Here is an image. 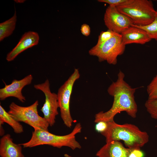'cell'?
I'll use <instances>...</instances> for the list:
<instances>
[{
  "mask_svg": "<svg viewBox=\"0 0 157 157\" xmlns=\"http://www.w3.org/2000/svg\"><path fill=\"white\" fill-rule=\"evenodd\" d=\"M125 75L121 70L117 74V78L107 89L108 94L113 98L112 106L108 111H101L95 115L94 122H108L114 120L115 116L125 111L132 118H135L138 112V106L134 94L139 87L132 88L124 80Z\"/></svg>",
  "mask_w": 157,
  "mask_h": 157,
  "instance_id": "cell-1",
  "label": "cell"
},
{
  "mask_svg": "<svg viewBox=\"0 0 157 157\" xmlns=\"http://www.w3.org/2000/svg\"><path fill=\"white\" fill-rule=\"evenodd\" d=\"M107 122L106 130L101 133L105 138L106 143L122 140L128 148L140 149L149 142L147 133L141 131L135 125L119 124L114 120Z\"/></svg>",
  "mask_w": 157,
  "mask_h": 157,
  "instance_id": "cell-2",
  "label": "cell"
},
{
  "mask_svg": "<svg viewBox=\"0 0 157 157\" xmlns=\"http://www.w3.org/2000/svg\"><path fill=\"white\" fill-rule=\"evenodd\" d=\"M80 123H77L69 133L63 135H57L44 130L34 131L32 132L30 140L28 142L19 144L24 148L32 147L42 145H48L60 148L67 147L72 150L80 149L81 147L76 140L75 136L81 132Z\"/></svg>",
  "mask_w": 157,
  "mask_h": 157,
  "instance_id": "cell-3",
  "label": "cell"
},
{
  "mask_svg": "<svg viewBox=\"0 0 157 157\" xmlns=\"http://www.w3.org/2000/svg\"><path fill=\"white\" fill-rule=\"evenodd\" d=\"M118 11L126 16L133 24L145 26L154 20L156 12L152 1L150 0H133L131 3L116 7Z\"/></svg>",
  "mask_w": 157,
  "mask_h": 157,
  "instance_id": "cell-4",
  "label": "cell"
},
{
  "mask_svg": "<svg viewBox=\"0 0 157 157\" xmlns=\"http://www.w3.org/2000/svg\"><path fill=\"white\" fill-rule=\"evenodd\" d=\"M38 100L30 106H22L12 102L8 113L17 121L22 122L33 127L34 131H48L49 124L44 118L40 116L38 111Z\"/></svg>",
  "mask_w": 157,
  "mask_h": 157,
  "instance_id": "cell-5",
  "label": "cell"
},
{
  "mask_svg": "<svg viewBox=\"0 0 157 157\" xmlns=\"http://www.w3.org/2000/svg\"><path fill=\"white\" fill-rule=\"evenodd\" d=\"M125 47L121 34L116 33L100 45L94 46L88 53L90 55L97 57L99 62L106 61L109 64L115 65L117 57L124 53Z\"/></svg>",
  "mask_w": 157,
  "mask_h": 157,
  "instance_id": "cell-6",
  "label": "cell"
},
{
  "mask_svg": "<svg viewBox=\"0 0 157 157\" xmlns=\"http://www.w3.org/2000/svg\"><path fill=\"white\" fill-rule=\"evenodd\" d=\"M80 77L78 69H75L72 74L59 88L57 94L61 118L65 125L69 128L71 127L74 122L70 112V98L74 84Z\"/></svg>",
  "mask_w": 157,
  "mask_h": 157,
  "instance_id": "cell-7",
  "label": "cell"
},
{
  "mask_svg": "<svg viewBox=\"0 0 157 157\" xmlns=\"http://www.w3.org/2000/svg\"><path fill=\"white\" fill-rule=\"evenodd\" d=\"M34 87L37 90L41 91L44 94L45 102L40 110L49 125L52 126L55 123L56 116L58 114V109L59 106L57 94L51 92L49 81L48 79L43 83L34 85Z\"/></svg>",
  "mask_w": 157,
  "mask_h": 157,
  "instance_id": "cell-8",
  "label": "cell"
},
{
  "mask_svg": "<svg viewBox=\"0 0 157 157\" xmlns=\"http://www.w3.org/2000/svg\"><path fill=\"white\" fill-rule=\"evenodd\" d=\"M104 21L108 29L120 34L133 24L129 17L119 11L116 7L110 6L105 11Z\"/></svg>",
  "mask_w": 157,
  "mask_h": 157,
  "instance_id": "cell-9",
  "label": "cell"
},
{
  "mask_svg": "<svg viewBox=\"0 0 157 157\" xmlns=\"http://www.w3.org/2000/svg\"><path fill=\"white\" fill-rule=\"evenodd\" d=\"M33 79L32 75L29 74L20 80L14 79L9 85L4 83L5 87L0 89V100H3L8 97H14L22 102H24L26 99L22 94V90L25 86L31 83Z\"/></svg>",
  "mask_w": 157,
  "mask_h": 157,
  "instance_id": "cell-10",
  "label": "cell"
},
{
  "mask_svg": "<svg viewBox=\"0 0 157 157\" xmlns=\"http://www.w3.org/2000/svg\"><path fill=\"white\" fill-rule=\"evenodd\" d=\"M39 40V36L37 33L32 31L25 32L16 46L7 54L6 60L8 62L13 61L24 51L37 45Z\"/></svg>",
  "mask_w": 157,
  "mask_h": 157,
  "instance_id": "cell-11",
  "label": "cell"
},
{
  "mask_svg": "<svg viewBox=\"0 0 157 157\" xmlns=\"http://www.w3.org/2000/svg\"><path fill=\"white\" fill-rule=\"evenodd\" d=\"M132 148H126L119 141H113L106 144L97 153L98 157H130Z\"/></svg>",
  "mask_w": 157,
  "mask_h": 157,
  "instance_id": "cell-12",
  "label": "cell"
},
{
  "mask_svg": "<svg viewBox=\"0 0 157 157\" xmlns=\"http://www.w3.org/2000/svg\"><path fill=\"white\" fill-rule=\"evenodd\" d=\"M121 34L125 45L132 43L144 44L151 40L144 30L131 26Z\"/></svg>",
  "mask_w": 157,
  "mask_h": 157,
  "instance_id": "cell-13",
  "label": "cell"
},
{
  "mask_svg": "<svg viewBox=\"0 0 157 157\" xmlns=\"http://www.w3.org/2000/svg\"><path fill=\"white\" fill-rule=\"evenodd\" d=\"M0 156L1 157H24L21 145L14 143L9 134L3 135L0 139Z\"/></svg>",
  "mask_w": 157,
  "mask_h": 157,
  "instance_id": "cell-14",
  "label": "cell"
},
{
  "mask_svg": "<svg viewBox=\"0 0 157 157\" xmlns=\"http://www.w3.org/2000/svg\"><path fill=\"white\" fill-rule=\"evenodd\" d=\"M6 123L10 126L14 132L20 133L23 132L22 126L15 120L5 109L0 105V124Z\"/></svg>",
  "mask_w": 157,
  "mask_h": 157,
  "instance_id": "cell-15",
  "label": "cell"
},
{
  "mask_svg": "<svg viewBox=\"0 0 157 157\" xmlns=\"http://www.w3.org/2000/svg\"><path fill=\"white\" fill-rule=\"evenodd\" d=\"M17 16L15 10L13 16L9 19L0 24V41L11 35L15 28Z\"/></svg>",
  "mask_w": 157,
  "mask_h": 157,
  "instance_id": "cell-16",
  "label": "cell"
},
{
  "mask_svg": "<svg viewBox=\"0 0 157 157\" xmlns=\"http://www.w3.org/2000/svg\"><path fill=\"white\" fill-rule=\"evenodd\" d=\"M131 26L140 28L144 30L149 38L157 41V10L153 21L149 24L145 26H138L132 24Z\"/></svg>",
  "mask_w": 157,
  "mask_h": 157,
  "instance_id": "cell-17",
  "label": "cell"
},
{
  "mask_svg": "<svg viewBox=\"0 0 157 157\" xmlns=\"http://www.w3.org/2000/svg\"><path fill=\"white\" fill-rule=\"evenodd\" d=\"M147 91L148 95V99H157V74L153 78L147 85Z\"/></svg>",
  "mask_w": 157,
  "mask_h": 157,
  "instance_id": "cell-18",
  "label": "cell"
},
{
  "mask_svg": "<svg viewBox=\"0 0 157 157\" xmlns=\"http://www.w3.org/2000/svg\"><path fill=\"white\" fill-rule=\"evenodd\" d=\"M144 106L151 117L157 120V99L152 100L147 99Z\"/></svg>",
  "mask_w": 157,
  "mask_h": 157,
  "instance_id": "cell-19",
  "label": "cell"
},
{
  "mask_svg": "<svg viewBox=\"0 0 157 157\" xmlns=\"http://www.w3.org/2000/svg\"><path fill=\"white\" fill-rule=\"evenodd\" d=\"M116 33L109 29L106 31H101L99 36L97 42L95 45H100L110 39Z\"/></svg>",
  "mask_w": 157,
  "mask_h": 157,
  "instance_id": "cell-20",
  "label": "cell"
},
{
  "mask_svg": "<svg viewBox=\"0 0 157 157\" xmlns=\"http://www.w3.org/2000/svg\"><path fill=\"white\" fill-rule=\"evenodd\" d=\"M133 0H98V1L107 3L110 6L113 7H117L128 4Z\"/></svg>",
  "mask_w": 157,
  "mask_h": 157,
  "instance_id": "cell-21",
  "label": "cell"
},
{
  "mask_svg": "<svg viewBox=\"0 0 157 157\" xmlns=\"http://www.w3.org/2000/svg\"><path fill=\"white\" fill-rule=\"evenodd\" d=\"M108 125L107 122L100 121L96 123L95 129L97 132L101 133L106 130Z\"/></svg>",
  "mask_w": 157,
  "mask_h": 157,
  "instance_id": "cell-22",
  "label": "cell"
},
{
  "mask_svg": "<svg viewBox=\"0 0 157 157\" xmlns=\"http://www.w3.org/2000/svg\"><path fill=\"white\" fill-rule=\"evenodd\" d=\"M144 154L140 149H133L130 157H144Z\"/></svg>",
  "mask_w": 157,
  "mask_h": 157,
  "instance_id": "cell-23",
  "label": "cell"
},
{
  "mask_svg": "<svg viewBox=\"0 0 157 157\" xmlns=\"http://www.w3.org/2000/svg\"><path fill=\"white\" fill-rule=\"evenodd\" d=\"M81 31L83 35L85 36H88L90 34V27L89 25L87 24H83L81 26Z\"/></svg>",
  "mask_w": 157,
  "mask_h": 157,
  "instance_id": "cell-24",
  "label": "cell"
},
{
  "mask_svg": "<svg viewBox=\"0 0 157 157\" xmlns=\"http://www.w3.org/2000/svg\"><path fill=\"white\" fill-rule=\"evenodd\" d=\"M15 2H17V3L18 2L19 3H22L24 2V0H17L16 1L15 0Z\"/></svg>",
  "mask_w": 157,
  "mask_h": 157,
  "instance_id": "cell-25",
  "label": "cell"
},
{
  "mask_svg": "<svg viewBox=\"0 0 157 157\" xmlns=\"http://www.w3.org/2000/svg\"><path fill=\"white\" fill-rule=\"evenodd\" d=\"M64 156L65 157H72V156H71L69 155H68V154H65L64 155Z\"/></svg>",
  "mask_w": 157,
  "mask_h": 157,
  "instance_id": "cell-26",
  "label": "cell"
},
{
  "mask_svg": "<svg viewBox=\"0 0 157 157\" xmlns=\"http://www.w3.org/2000/svg\"></svg>",
  "mask_w": 157,
  "mask_h": 157,
  "instance_id": "cell-27",
  "label": "cell"
}]
</instances>
